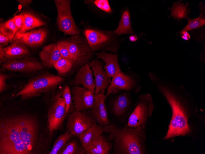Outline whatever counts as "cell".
Segmentation results:
<instances>
[{"instance_id":"14","label":"cell","mask_w":205,"mask_h":154,"mask_svg":"<svg viewBox=\"0 0 205 154\" xmlns=\"http://www.w3.org/2000/svg\"><path fill=\"white\" fill-rule=\"evenodd\" d=\"M88 64L91 69L95 77V88L94 95L99 93L104 94L105 89L110 85L111 80L104 69L103 62L97 58L94 59Z\"/></svg>"},{"instance_id":"16","label":"cell","mask_w":205,"mask_h":154,"mask_svg":"<svg viewBox=\"0 0 205 154\" xmlns=\"http://www.w3.org/2000/svg\"><path fill=\"white\" fill-rule=\"evenodd\" d=\"M47 34L46 29L40 28L24 33L16 34L11 42L17 39H20L29 47H36L41 45L44 41Z\"/></svg>"},{"instance_id":"5","label":"cell","mask_w":205,"mask_h":154,"mask_svg":"<svg viewBox=\"0 0 205 154\" xmlns=\"http://www.w3.org/2000/svg\"><path fill=\"white\" fill-rule=\"evenodd\" d=\"M65 79L49 73L37 76L29 80L17 93L21 99L27 100L38 96L42 93L52 92Z\"/></svg>"},{"instance_id":"7","label":"cell","mask_w":205,"mask_h":154,"mask_svg":"<svg viewBox=\"0 0 205 154\" xmlns=\"http://www.w3.org/2000/svg\"><path fill=\"white\" fill-rule=\"evenodd\" d=\"M68 40L70 53L79 69L94 59V52L82 34L71 36Z\"/></svg>"},{"instance_id":"4","label":"cell","mask_w":205,"mask_h":154,"mask_svg":"<svg viewBox=\"0 0 205 154\" xmlns=\"http://www.w3.org/2000/svg\"><path fill=\"white\" fill-rule=\"evenodd\" d=\"M82 34L86 38L92 50L109 51L117 53L120 45L125 41L124 38L117 36L113 30H103L91 25L87 22L81 21Z\"/></svg>"},{"instance_id":"6","label":"cell","mask_w":205,"mask_h":154,"mask_svg":"<svg viewBox=\"0 0 205 154\" xmlns=\"http://www.w3.org/2000/svg\"><path fill=\"white\" fill-rule=\"evenodd\" d=\"M47 103V121L49 134L53 137L54 132L61 127L67 115L66 104L61 90L52 93Z\"/></svg>"},{"instance_id":"26","label":"cell","mask_w":205,"mask_h":154,"mask_svg":"<svg viewBox=\"0 0 205 154\" xmlns=\"http://www.w3.org/2000/svg\"><path fill=\"white\" fill-rule=\"evenodd\" d=\"M168 9L171 10L170 16H172L175 19H177L178 22L183 19H188V16L190 12V9L188 7V3L184 4L181 3V1L174 2L172 6Z\"/></svg>"},{"instance_id":"8","label":"cell","mask_w":205,"mask_h":154,"mask_svg":"<svg viewBox=\"0 0 205 154\" xmlns=\"http://www.w3.org/2000/svg\"><path fill=\"white\" fill-rule=\"evenodd\" d=\"M154 107L153 98L149 93L142 94L137 99L134 108L129 116L127 125L136 127L146 124Z\"/></svg>"},{"instance_id":"13","label":"cell","mask_w":205,"mask_h":154,"mask_svg":"<svg viewBox=\"0 0 205 154\" xmlns=\"http://www.w3.org/2000/svg\"><path fill=\"white\" fill-rule=\"evenodd\" d=\"M2 66L4 69L15 72H35L42 69V64L33 58L26 57L21 59L6 61Z\"/></svg>"},{"instance_id":"40","label":"cell","mask_w":205,"mask_h":154,"mask_svg":"<svg viewBox=\"0 0 205 154\" xmlns=\"http://www.w3.org/2000/svg\"><path fill=\"white\" fill-rule=\"evenodd\" d=\"M4 47L0 45V59L1 63L2 62L4 58V52L3 50Z\"/></svg>"},{"instance_id":"22","label":"cell","mask_w":205,"mask_h":154,"mask_svg":"<svg viewBox=\"0 0 205 154\" xmlns=\"http://www.w3.org/2000/svg\"><path fill=\"white\" fill-rule=\"evenodd\" d=\"M104 132L103 127L98 124L95 122L78 138L86 150L90 143L96 137L102 134Z\"/></svg>"},{"instance_id":"2","label":"cell","mask_w":205,"mask_h":154,"mask_svg":"<svg viewBox=\"0 0 205 154\" xmlns=\"http://www.w3.org/2000/svg\"><path fill=\"white\" fill-rule=\"evenodd\" d=\"M149 79L170 105L172 117L164 139L190 133L189 119L197 112V106L194 97L182 85L158 77L154 73H149Z\"/></svg>"},{"instance_id":"30","label":"cell","mask_w":205,"mask_h":154,"mask_svg":"<svg viewBox=\"0 0 205 154\" xmlns=\"http://www.w3.org/2000/svg\"><path fill=\"white\" fill-rule=\"evenodd\" d=\"M54 67L60 74H66L74 67L78 68L72 60L63 57L54 65Z\"/></svg>"},{"instance_id":"23","label":"cell","mask_w":205,"mask_h":154,"mask_svg":"<svg viewBox=\"0 0 205 154\" xmlns=\"http://www.w3.org/2000/svg\"><path fill=\"white\" fill-rule=\"evenodd\" d=\"M113 31L119 37L124 34H135L131 26L130 13L128 10L126 9L123 11L118 25Z\"/></svg>"},{"instance_id":"9","label":"cell","mask_w":205,"mask_h":154,"mask_svg":"<svg viewBox=\"0 0 205 154\" xmlns=\"http://www.w3.org/2000/svg\"><path fill=\"white\" fill-rule=\"evenodd\" d=\"M57 10L56 24L59 30L65 35L81 34V29L76 25L72 15L71 1L54 0Z\"/></svg>"},{"instance_id":"32","label":"cell","mask_w":205,"mask_h":154,"mask_svg":"<svg viewBox=\"0 0 205 154\" xmlns=\"http://www.w3.org/2000/svg\"><path fill=\"white\" fill-rule=\"evenodd\" d=\"M87 5H93L100 11L106 14H111L112 10L107 0H85Z\"/></svg>"},{"instance_id":"11","label":"cell","mask_w":205,"mask_h":154,"mask_svg":"<svg viewBox=\"0 0 205 154\" xmlns=\"http://www.w3.org/2000/svg\"><path fill=\"white\" fill-rule=\"evenodd\" d=\"M67 120V129L77 137L96 122L92 116L75 110L68 115Z\"/></svg>"},{"instance_id":"35","label":"cell","mask_w":205,"mask_h":154,"mask_svg":"<svg viewBox=\"0 0 205 154\" xmlns=\"http://www.w3.org/2000/svg\"><path fill=\"white\" fill-rule=\"evenodd\" d=\"M13 20L17 29L16 34L22 29L23 26L24 18L22 14L15 16Z\"/></svg>"},{"instance_id":"29","label":"cell","mask_w":205,"mask_h":154,"mask_svg":"<svg viewBox=\"0 0 205 154\" xmlns=\"http://www.w3.org/2000/svg\"><path fill=\"white\" fill-rule=\"evenodd\" d=\"M200 14L198 17L194 19L188 18L187 25L179 32L182 31H188L190 30L200 28L205 24V8L202 7L201 3H200Z\"/></svg>"},{"instance_id":"15","label":"cell","mask_w":205,"mask_h":154,"mask_svg":"<svg viewBox=\"0 0 205 154\" xmlns=\"http://www.w3.org/2000/svg\"><path fill=\"white\" fill-rule=\"evenodd\" d=\"M71 83L74 86L82 85L94 94L95 88V81L93 78L92 70L88 64H85L78 69Z\"/></svg>"},{"instance_id":"1","label":"cell","mask_w":205,"mask_h":154,"mask_svg":"<svg viewBox=\"0 0 205 154\" xmlns=\"http://www.w3.org/2000/svg\"><path fill=\"white\" fill-rule=\"evenodd\" d=\"M39 114L5 110L0 116V154H47L52 137Z\"/></svg>"},{"instance_id":"33","label":"cell","mask_w":205,"mask_h":154,"mask_svg":"<svg viewBox=\"0 0 205 154\" xmlns=\"http://www.w3.org/2000/svg\"><path fill=\"white\" fill-rule=\"evenodd\" d=\"M61 96L65 100L66 104V112L67 115L69 113L71 109L72 101V93L70 87L67 84L64 85L61 89Z\"/></svg>"},{"instance_id":"19","label":"cell","mask_w":205,"mask_h":154,"mask_svg":"<svg viewBox=\"0 0 205 154\" xmlns=\"http://www.w3.org/2000/svg\"><path fill=\"white\" fill-rule=\"evenodd\" d=\"M94 53L97 58L100 59L104 62L103 68L109 77L112 78L122 72L118 64L117 53H108L102 51L98 53L95 52Z\"/></svg>"},{"instance_id":"21","label":"cell","mask_w":205,"mask_h":154,"mask_svg":"<svg viewBox=\"0 0 205 154\" xmlns=\"http://www.w3.org/2000/svg\"><path fill=\"white\" fill-rule=\"evenodd\" d=\"M112 148V143L102 134L95 138L86 148V154H109Z\"/></svg>"},{"instance_id":"28","label":"cell","mask_w":205,"mask_h":154,"mask_svg":"<svg viewBox=\"0 0 205 154\" xmlns=\"http://www.w3.org/2000/svg\"><path fill=\"white\" fill-rule=\"evenodd\" d=\"M72 137L68 142L60 154H86L85 150L79 140L72 139Z\"/></svg>"},{"instance_id":"38","label":"cell","mask_w":205,"mask_h":154,"mask_svg":"<svg viewBox=\"0 0 205 154\" xmlns=\"http://www.w3.org/2000/svg\"><path fill=\"white\" fill-rule=\"evenodd\" d=\"M178 35H180L181 38L186 41L188 40L190 38V36L188 32L182 31L178 33Z\"/></svg>"},{"instance_id":"37","label":"cell","mask_w":205,"mask_h":154,"mask_svg":"<svg viewBox=\"0 0 205 154\" xmlns=\"http://www.w3.org/2000/svg\"><path fill=\"white\" fill-rule=\"evenodd\" d=\"M10 41L9 38L0 32V45L4 47L7 45Z\"/></svg>"},{"instance_id":"31","label":"cell","mask_w":205,"mask_h":154,"mask_svg":"<svg viewBox=\"0 0 205 154\" xmlns=\"http://www.w3.org/2000/svg\"><path fill=\"white\" fill-rule=\"evenodd\" d=\"M0 30V32L9 38L11 41L17 31L13 18L5 22L1 23Z\"/></svg>"},{"instance_id":"36","label":"cell","mask_w":205,"mask_h":154,"mask_svg":"<svg viewBox=\"0 0 205 154\" xmlns=\"http://www.w3.org/2000/svg\"><path fill=\"white\" fill-rule=\"evenodd\" d=\"M9 76L5 74L0 73V93L4 91L6 88V80Z\"/></svg>"},{"instance_id":"3","label":"cell","mask_w":205,"mask_h":154,"mask_svg":"<svg viewBox=\"0 0 205 154\" xmlns=\"http://www.w3.org/2000/svg\"><path fill=\"white\" fill-rule=\"evenodd\" d=\"M103 127L108 140L114 144V154H145L146 124L133 127L109 123Z\"/></svg>"},{"instance_id":"12","label":"cell","mask_w":205,"mask_h":154,"mask_svg":"<svg viewBox=\"0 0 205 154\" xmlns=\"http://www.w3.org/2000/svg\"><path fill=\"white\" fill-rule=\"evenodd\" d=\"M71 93L75 110L81 112L92 108L95 95L90 91L83 87L74 86Z\"/></svg>"},{"instance_id":"20","label":"cell","mask_w":205,"mask_h":154,"mask_svg":"<svg viewBox=\"0 0 205 154\" xmlns=\"http://www.w3.org/2000/svg\"><path fill=\"white\" fill-rule=\"evenodd\" d=\"M39 56L42 65L48 68L54 67V65L62 57L55 43L43 47L39 53Z\"/></svg>"},{"instance_id":"25","label":"cell","mask_w":205,"mask_h":154,"mask_svg":"<svg viewBox=\"0 0 205 154\" xmlns=\"http://www.w3.org/2000/svg\"><path fill=\"white\" fill-rule=\"evenodd\" d=\"M127 91L119 95L114 101L113 111L117 116L122 115L128 108L130 100Z\"/></svg>"},{"instance_id":"41","label":"cell","mask_w":205,"mask_h":154,"mask_svg":"<svg viewBox=\"0 0 205 154\" xmlns=\"http://www.w3.org/2000/svg\"><path fill=\"white\" fill-rule=\"evenodd\" d=\"M130 40L132 42H134L137 39V36L135 34L131 35L129 38Z\"/></svg>"},{"instance_id":"34","label":"cell","mask_w":205,"mask_h":154,"mask_svg":"<svg viewBox=\"0 0 205 154\" xmlns=\"http://www.w3.org/2000/svg\"><path fill=\"white\" fill-rule=\"evenodd\" d=\"M56 44L63 57L68 58L73 60L69 51L68 40L60 41Z\"/></svg>"},{"instance_id":"10","label":"cell","mask_w":205,"mask_h":154,"mask_svg":"<svg viewBox=\"0 0 205 154\" xmlns=\"http://www.w3.org/2000/svg\"><path fill=\"white\" fill-rule=\"evenodd\" d=\"M141 79L136 73L130 71L123 72L113 77L107 87V98L112 93L124 90L137 93L140 91Z\"/></svg>"},{"instance_id":"18","label":"cell","mask_w":205,"mask_h":154,"mask_svg":"<svg viewBox=\"0 0 205 154\" xmlns=\"http://www.w3.org/2000/svg\"><path fill=\"white\" fill-rule=\"evenodd\" d=\"M106 98L104 94L99 93L95 96L94 104L91 109V116L102 127L110 123L105 105Z\"/></svg>"},{"instance_id":"27","label":"cell","mask_w":205,"mask_h":154,"mask_svg":"<svg viewBox=\"0 0 205 154\" xmlns=\"http://www.w3.org/2000/svg\"><path fill=\"white\" fill-rule=\"evenodd\" d=\"M73 136L70 132L67 129L64 133L55 140L48 154H60L68 142Z\"/></svg>"},{"instance_id":"24","label":"cell","mask_w":205,"mask_h":154,"mask_svg":"<svg viewBox=\"0 0 205 154\" xmlns=\"http://www.w3.org/2000/svg\"><path fill=\"white\" fill-rule=\"evenodd\" d=\"M22 14L24 18L23 26L22 29L16 34L24 33L46 24L44 21L31 12L25 11Z\"/></svg>"},{"instance_id":"39","label":"cell","mask_w":205,"mask_h":154,"mask_svg":"<svg viewBox=\"0 0 205 154\" xmlns=\"http://www.w3.org/2000/svg\"><path fill=\"white\" fill-rule=\"evenodd\" d=\"M18 1L22 6H27L30 4L32 0H17Z\"/></svg>"},{"instance_id":"17","label":"cell","mask_w":205,"mask_h":154,"mask_svg":"<svg viewBox=\"0 0 205 154\" xmlns=\"http://www.w3.org/2000/svg\"><path fill=\"white\" fill-rule=\"evenodd\" d=\"M5 54L2 62L10 60L21 59L29 57L30 52L29 47L20 39L11 42L3 48Z\"/></svg>"}]
</instances>
